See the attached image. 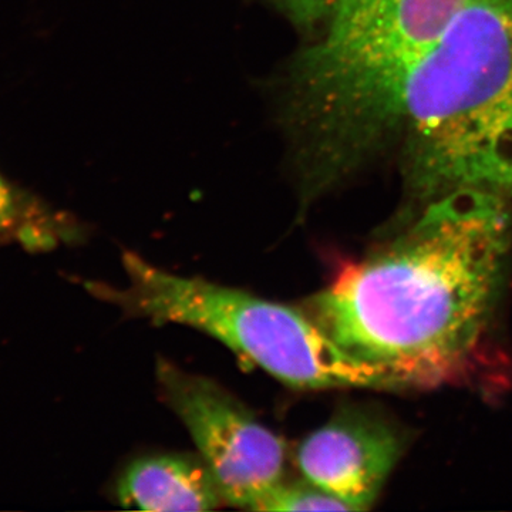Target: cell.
Masks as SVG:
<instances>
[{
    "label": "cell",
    "instance_id": "52a82bcc",
    "mask_svg": "<svg viewBox=\"0 0 512 512\" xmlns=\"http://www.w3.org/2000/svg\"><path fill=\"white\" fill-rule=\"evenodd\" d=\"M124 507L143 511H211L227 504L205 461L160 454L133 461L117 485Z\"/></svg>",
    "mask_w": 512,
    "mask_h": 512
},
{
    "label": "cell",
    "instance_id": "7a4b0ae2",
    "mask_svg": "<svg viewBox=\"0 0 512 512\" xmlns=\"http://www.w3.org/2000/svg\"><path fill=\"white\" fill-rule=\"evenodd\" d=\"M467 0H342L274 84L301 215L397 146L404 94Z\"/></svg>",
    "mask_w": 512,
    "mask_h": 512
},
{
    "label": "cell",
    "instance_id": "8992f818",
    "mask_svg": "<svg viewBox=\"0 0 512 512\" xmlns=\"http://www.w3.org/2000/svg\"><path fill=\"white\" fill-rule=\"evenodd\" d=\"M403 447L394 424L365 410L343 409L302 441L296 463L305 480L350 511H363L379 497Z\"/></svg>",
    "mask_w": 512,
    "mask_h": 512
},
{
    "label": "cell",
    "instance_id": "5b68a950",
    "mask_svg": "<svg viewBox=\"0 0 512 512\" xmlns=\"http://www.w3.org/2000/svg\"><path fill=\"white\" fill-rule=\"evenodd\" d=\"M157 380L170 409L183 421L228 504L258 511L284 481V440L208 377L160 360Z\"/></svg>",
    "mask_w": 512,
    "mask_h": 512
},
{
    "label": "cell",
    "instance_id": "ba28073f",
    "mask_svg": "<svg viewBox=\"0 0 512 512\" xmlns=\"http://www.w3.org/2000/svg\"><path fill=\"white\" fill-rule=\"evenodd\" d=\"M258 511H350L332 494L326 493L311 481L286 483L282 481L271 491Z\"/></svg>",
    "mask_w": 512,
    "mask_h": 512
},
{
    "label": "cell",
    "instance_id": "9c48e42d",
    "mask_svg": "<svg viewBox=\"0 0 512 512\" xmlns=\"http://www.w3.org/2000/svg\"><path fill=\"white\" fill-rule=\"evenodd\" d=\"M303 33L315 36L332 18L342 0H265Z\"/></svg>",
    "mask_w": 512,
    "mask_h": 512
},
{
    "label": "cell",
    "instance_id": "277c9868",
    "mask_svg": "<svg viewBox=\"0 0 512 512\" xmlns=\"http://www.w3.org/2000/svg\"><path fill=\"white\" fill-rule=\"evenodd\" d=\"M121 262L127 285H99L97 295L128 318L201 330L295 389L394 387L379 369L336 345L303 309L171 274L136 252H124Z\"/></svg>",
    "mask_w": 512,
    "mask_h": 512
},
{
    "label": "cell",
    "instance_id": "6da1fadb",
    "mask_svg": "<svg viewBox=\"0 0 512 512\" xmlns=\"http://www.w3.org/2000/svg\"><path fill=\"white\" fill-rule=\"evenodd\" d=\"M511 244L510 202L450 192L417 208L396 238L346 266L303 311L396 389L431 386L466 366L483 338Z\"/></svg>",
    "mask_w": 512,
    "mask_h": 512
},
{
    "label": "cell",
    "instance_id": "30bf717a",
    "mask_svg": "<svg viewBox=\"0 0 512 512\" xmlns=\"http://www.w3.org/2000/svg\"><path fill=\"white\" fill-rule=\"evenodd\" d=\"M12 217V197L2 178H0V227Z\"/></svg>",
    "mask_w": 512,
    "mask_h": 512
},
{
    "label": "cell",
    "instance_id": "3957f363",
    "mask_svg": "<svg viewBox=\"0 0 512 512\" xmlns=\"http://www.w3.org/2000/svg\"><path fill=\"white\" fill-rule=\"evenodd\" d=\"M407 194L471 190L512 202V0H467L404 94L397 138Z\"/></svg>",
    "mask_w": 512,
    "mask_h": 512
}]
</instances>
